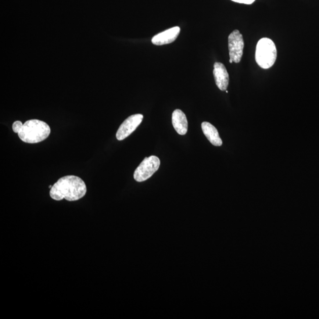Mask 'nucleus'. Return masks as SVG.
<instances>
[{
    "label": "nucleus",
    "mask_w": 319,
    "mask_h": 319,
    "mask_svg": "<svg viewBox=\"0 0 319 319\" xmlns=\"http://www.w3.org/2000/svg\"><path fill=\"white\" fill-rule=\"evenodd\" d=\"M23 124L20 121H16L14 122L12 126L13 131L16 132V133H18Z\"/></svg>",
    "instance_id": "nucleus-11"
},
{
    "label": "nucleus",
    "mask_w": 319,
    "mask_h": 319,
    "mask_svg": "<svg viewBox=\"0 0 319 319\" xmlns=\"http://www.w3.org/2000/svg\"><path fill=\"white\" fill-rule=\"evenodd\" d=\"M143 120L142 114L132 115L127 118L118 128L116 134L118 140L122 141L133 132L141 123Z\"/></svg>",
    "instance_id": "nucleus-6"
},
{
    "label": "nucleus",
    "mask_w": 319,
    "mask_h": 319,
    "mask_svg": "<svg viewBox=\"0 0 319 319\" xmlns=\"http://www.w3.org/2000/svg\"><path fill=\"white\" fill-rule=\"evenodd\" d=\"M277 48L271 39L263 38L258 42L256 51V60L259 66L264 69L274 65L277 59Z\"/></svg>",
    "instance_id": "nucleus-3"
},
{
    "label": "nucleus",
    "mask_w": 319,
    "mask_h": 319,
    "mask_svg": "<svg viewBox=\"0 0 319 319\" xmlns=\"http://www.w3.org/2000/svg\"><path fill=\"white\" fill-rule=\"evenodd\" d=\"M49 125L39 120H28L23 124L18 135L21 141L34 144L44 141L51 134Z\"/></svg>",
    "instance_id": "nucleus-2"
},
{
    "label": "nucleus",
    "mask_w": 319,
    "mask_h": 319,
    "mask_svg": "<svg viewBox=\"0 0 319 319\" xmlns=\"http://www.w3.org/2000/svg\"><path fill=\"white\" fill-rule=\"evenodd\" d=\"M202 129L203 134L210 141L211 144L215 146H221L222 141L219 135L217 129L213 125L208 122H203L202 124Z\"/></svg>",
    "instance_id": "nucleus-10"
},
{
    "label": "nucleus",
    "mask_w": 319,
    "mask_h": 319,
    "mask_svg": "<svg viewBox=\"0 0 319 319\" xmlns=\"http://www.w3.org/2000/svg\"><path fill=\"white\" fill-rule=\"evenodd\" d=\"M172 124L179 134L184 135L187 133L188 129L187 118L181 110H175L172 114Z\"/></svg>",
    "instance_id": "nucleus-9"
},
{
    "label": "nucleus",
    "mask_w": 319,
    "mask_h": 319,
    "mask_svg": "<svg viewBox=\"0 0 319 319\" xmlns=\"http://www.w3.org/2000/svg\"><path fill=\"white\" fill-rule=\"evenodd\" d=\"M229 62H230L231 63H233V62H233L232 60H231V59H229Z\"/></svg>",
    "instance_id": "nucleus-13"
},
{
    "label": "nucleus",
    "mask_w": 319,
    "mask_h": 319,
    "mask_svg": "<svg viewBox=\"0 0 319 319\" xmlns=\"http://www.w3.org/2000/svg\"><path fill=\"white\" fill-rule=\"evenodd\" d=\"M160 165V160L157 156L146 157L134 171L135 180L138 182L148 180L158 170Z\"/></svg>",
    "instance_id": "nucleus-4"
},
{
    "label": "nucleus",
    "mask_w": 319,
    "mask_h": 319,
    "mask_svg": "<svg viewBox=\"0 0 319 319\" xmlns=\"http://www.w3.org/2000/svg\"><path fill=\"white\" fill-rule=\"evenodd\" d=\"M87 191V186L82 179L69 175L61 178L53 185L50 196L57 201L65 199L67 201L73 202L83 198Z\"/></svg>",
    "instance_id": "nucleus-1"
},
{
    "label": "nucleus",
    "mask_w": 319,
    "mask_h": 319,
    "mask_svg": "<svg viewBox=\"0 0 319 319\" xmlns=\"http://www.w3.org/2000/svg\"><path fill=\"white\" fill-rule=\"evenodd\" d=\"M244 41L242 35L238 30L233 31L228 37L229 57L233 62L238 63L241 62L243 55Z\"/></svg>",
    "instance_id": "nucleus-5"
},
{
    "label": "nucleus",
    "mask_w": 319,
    "mask_h": 319,
    "mask_svg": "<svg viewBox=\"0 0 319 319\" xmlns=\"http://www.w3.org/2000/svg\"><path fill=\"white\" fill-rule=\"evenodd\" d=\"M180 31L181 28L178 26L169 28L155 36L152 40V44L156 46L170 44L175 41Z\"/></svg>",
    "instance_id": "nucleus-8"
},
{
    "label": "nucleus",
    "mask_w": 319,
    "mask_h": 319,
    "mask_svg": "<svg viewBox=\"0 0 319 319\" xmlns=\"http://www.w3.org/2000/svg\"><path fill=\"white\" fill-rule=\"evenodd\" d=\"M213 74L215 83H216L218 88L222 91H227L229 85V77L224 64L220 62L215 63Z\"/></svg>",
    "instance_id": "nucleus-7"
},
{
    "label": "nucleus",
    "mask_w": 319,
    "mask_h": 319,
    "mask_svg": "<svg viewBox=\"0 0 319 319\" xmlns=\"http://www.w3.org/2000/svg\"><path fill=\"white\" fill-rule=\"evenodd\" d=\"M235 3L245 4V5H252L256 0H232Z\"/></svg>",
    "instance_id": "nucleus-12"
}]
</instances>
